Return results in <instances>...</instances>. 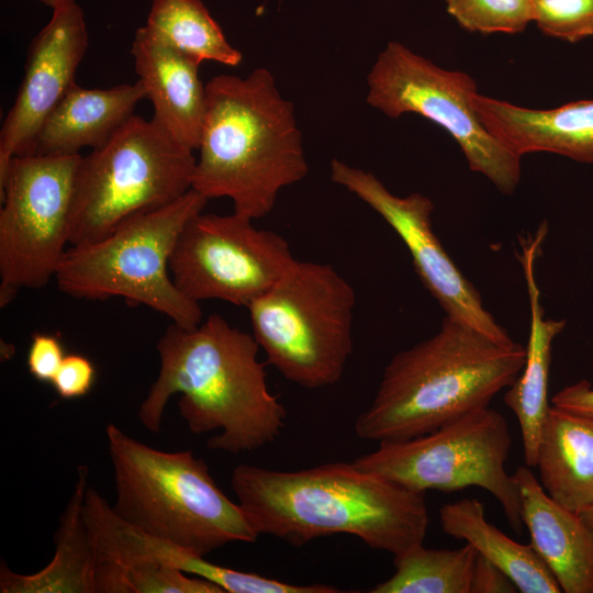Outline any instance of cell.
Masks as SVG:
<instances>
[{"mask_svg":"<svg viewBox=\"0 0 593 593\" xmlns=\"http://www.w3.org/2000/svg\"><path fill=\"white\" fill-rule=\"evenodd\" d=\"M156 348L159 372L138 409L149 432H160L168 400L180 393L178 410L191 433L219 430L206 440L212 450L237 455L279 437L286 409L268 388L253 334L212 314L190 328L171 324Z\"/></svg>","mask_w":593,"mask_h":593,"instance_id":"6da1fadb","label":"cell"},{"mask_svg":"<svg viewBox=\"0 0 593 593\" xmlns=\"http://www.w3.org/2000/svg\"><path fill=\"white\" fill-rule=\"evenodd\" d=\"M231 486L254 529L300 547L334 534L393 556L421 545L429 524L425 493L354 462L280 471L242 463Z\"/></svg>","mask_w":593,"mask_h":593,"instance_id":"7a4b0ae2","label":"cell"},{"mask_svg":"<svg viewBox=\"0 0 593 593\" xmlns=\"http://www.w3.org/2000/svg\"><path fill=\"white\" fill-rule=\"evenodd\" d=\"M206 112L191 189L228 198L251 220L269 214L279 192L309 172L294 107L272 74L219 75L205 85Z\"/></svg>","mask_w":593,"mask_h":593,"instance_id":"3957f363","label":"cell"},{"mask_svg":"<svg viewBox=\"0 0 593 593\" xmlns=\"http://www.w3.org/2000/svg\"><path fill=\"white\" fill-rule=\"evenodd\" d=\"M526 349L445 315L432 337L395 354L369 406L355 421L356 435L378 443L430 433L508 388L523 370Z\"/></svg>","mask_w":593,"mask_h":593,"instance_id":"277c9868","label":"cell"},{"mask_svg":"<svg viewBox=\"0 0 593 593\" xmlns=\"http://www.w3.org/2000/svg\"><path fill=\"white\" fill-rule=\"evenodd\" d=\"M105 434L116 491L112 508L123 521L202 557L228 542L256 541L259 534L240 505L191 450L153 448L113 423Z\"/></svg>","mask_w":593,"mask_h":593,"instance_id":"5b68a950","label":"cell"},{"mask_svg":"<svg viewBox=\"0 0 593 593\" xmlns=\"http://www.w3.org/2000/svg\"><path fill=\"white\" fill-rule=\"evenodd\" d=\"M206 202L190 189L166 206L132 216L96 242L71 246L54 278L58 289L78 299L120 296L178 326L199 325L201 307L176 287L169 260L183 227Z\"/></svg>","mask_w":593,"mask_h":593,"instance_id":"8992f818","label":"cell"},{"mask_svg":"<svg viewBox=\"0 0 593 593\" xmlns=\"http://www.w3.org/2000/svg\"><path fill=\"white\" fill-rule=\"evenodd\" d=\"M356 294L329 264L295 260L251 302L253 335L268 363L303 388L333 385L353 351Z\"/></svg>","mask_w":593,"mask_h":593,"instance_id":"52a82bcc","label":"cell"},{"mask_svg":"<svg viewBox=\"0 0 593 593\" xmlns=\"http://www.w3.org/2000/svg\"><path fill=\"white\" fill-rule=\"evenodd\" d=\"M197 158L155 120L133 115L103 146L81 156L69 219L71 246L96 242L124 221L191 189Z\"/></svg>","mask_w":593,"mask_h":593,"instance_id":"ba28073f","label":"cell"},{"mask_svg":"<svg viewBox=\"0 0 593 593\" xmlns=\"http://www.w3.org/2000/svg\"><path fill=\"white\" fill-rule=\"evenodd\" d=\"M511 446L506 418L486 406L430 433L379 443L377 450L353 462L361 470L423 493L479 486L496 499L511 527L521 533L519 493L513 475L505 470Z\"/></svg>","mask_w":593,"mask_h":593,"instance_id":"9c48e42d","label":"cell"},{"mask_svg":"<svg viewBox=\"0 0 593 593\" xmlns=\"http://www.w3.org/2000/svg\"><path fill=\"white\" fill-rule=\"evenodd\" d=\"M366 101L391 119L418 114L444 128L459 145L472 171L504 194L521 179V156L505 147L481 122L472 98L478 92L466 72L447 70L391 41L367 76Z\"/></svg>","mask_w":593,"mask_h":593,"instance_id":"30bf717a","label":"cell"},{"mask_svg":"<svg viewBox=\"0 0 593 593\" xmlns=\"http://www.w3.org/2000/svg\"><path fill=\"white\" fill-rule=\"evenodd\" d=\"M76 155H19L0 178V305L22 288L45 287L69 244Z\"/></svg>","mask_w":593,"mask_h":593,"instance_id":"8fae6325","label":"cell"},{"mask_svg":"<svg viewBox=\"0 0 593 593\" xmlns=\"http://www.w3.org/2000/svg\"><path fill=\"white\" fill-rule=\"evenodd\" d=\"M295 260L282 236L257 228L251 219L201 212L180 233L169 271L176 287L198 303L222 300L247 307Z\"/></svg>","mask_w":593,"mask_h":593,"instance_id":"7c38bea8","label":"cell"},{"mask_svg":"<svg viewBox=\"0 0 593 593\" xmlns=\"http://www.w3.org/2000/svg\"><path fill=\"white\" fill-rule=\"evenodd\" d=\"M331 180L376 211L406 246L414 269L447 316L502 340L507 332L484 307L473 284L461 273L433 231L434 204L421 193L399 197L370 171L339 159L331 161Z\"/></svg>","mask_w":593,"mask_h":593,"instance_id":"4fadbf2b","label":"cell"},{"mask_svg":"<svg viewBox=\"0 0 593 593\" xmlns=\"http://www.w3.org/2000/svg\"><path fill=\"white\" fill-rule=\"evenodd\" d=\"M88 47L85 15L75 0L53 9L51 21L33 38L24 77L0 132V178L11 159L32 153L48 114L75 85Z\"/></svg>","mask_w":593,"mask_h":593,"instance_id":"5bb4252c","label":"cell"},{"mask_svg":"<svg viewBox=\"0 0 593 593\" xmlns=\"http://www.w3.org/2000/svg\"><path fill=\"white\" fill-rule=\"evenodd\" d=\"M131 53L154 108L152 119L175 141L198 149L206 112L200 63L159 41L145 26L136 30Z\"/></svg>","mask_w":593,"mask_h":593,"instance_id":"9a60e30c","label":"cell"},{"mask_svg":"<svg viewBox=\"0 0 593 593\" xmlns=\"http://www.w3.org/2000/svg\"><path fill=\"white\" fill-rule=\"evenodd\" d=\"M472 103L489 132L516 155L549 152L593 164V100L534 110L477 92Z\"/></svg>","mask_w":593,"mask_h":593,"instance_id":"2e32d148","label":"cell"},{"mask_svg":"<svg viewBox=\"0 0 593 593\" xmlns=\"http://www.w3.org/2000/svg\"><path fill=\"white\" fill-rule=\"evenodd\" d=\"M530 545L564 593H593V539L577 513L552 500L528 466L512 474Z\"/></svg>","mask_w":593,"mask_h":593,"instance_id":"e0dca14e","label":"cell"},{"mask_svg":"<svg viewBox=\"0 0 593 593\" xmlns=\"http://www.w3.org/2000/svg\"><path fill=\"white\" fill-rule=\"evenodd\" d=\"M547 230V224L542 223L535 234L521 240L522 250L518 259L528 291L529 336L523 370L504 394L506 406L515 414L519 423L524 459L528 467H535L541 426L550 407L548 380L552 342L566 327L564 320L545 317L536 280L535 264L541 251Z\"/></svg>","mask_w":593,"mask_h":593,"instance_id":"ac0fdd59","label":"cell"},{"mask_svg":"<svg viewBox=\"0 0 593 593\" xmlns=\"http://www.w3.org/2000/svg\"><path fill=\"white\" fill-rule=\"evenodd\" d=\"M139 80L108 89H86L77 83L43 122L31 154L76 155L83 147L108 143L146 99Z\"/></svg>","mask_w":593,"mask_h":593,"instance_id":"d6986e66","label":"cell"},{"mask_svg":"<svg viewBox=\"0 0 593 593\" xmlns=\"http://www.w3.org/2000/svg\"><path fill=\"white\" fill-rule=\"evenodd\" d=\"M547 494L579 513L593 503V416L551 405L541 426L536 463Z\"/></svg>","mask_w":593,"mask_h":593,"instance_id":"ffe728a7","label":"cell"},{"mask_svg":"<svg viewBox=\"0 0 593 593\" xmlns=\"http://www.w3.org/2000/svg\"><path fill=\"white\" fill-rule=\"evenodd\" d=\"M88 468L80 466L74 493L60 516L54 536L55 552L51 562L32 574H21L0 567L1 593H96V550L83 516Z\"/></svg>","mask_w":593,"mask_h":593,"instance_id":"44dd1931","label":"cell"},{"mask_svg":"<svg viewBox=\"0 0 593 593\" xmlns=\"http://www.w3.org/2000/svg\"><path fill=\"white\" fill-rule=\"evenodd\" d=\"M443 530L465 540L497 566L521 593L562 592L553 574L533 546L514 541L485 517L484 505L474 497L448 503L439 510Z\"/></svg>","mask_w":593,"mask_h":593,"instance_id":"7402d4cb","label":"cell"},{"mask_svg":"<svg viewBox=\"0 0 593 593\" xmlns=\"http://www.w3.org/2000/svg\"><path fill=\"white\" fill-rule=\"evenodd\" d=\"M145 27L200 64L212 60L235 67L243 59L201 0H153Z\"/></svg>","mask_w":593,"mask_h":593,"instance_id":"603a6c76","label":"cell"},{"mask_svg":"<svg viewBox=\"0 0 593 593\" xmlns=\"http://www.w3.org/2000/svg\"><path fill=\"white\" fill-rule=\"evenodd\" d=\"M477 550L469 544L457 549H428L416 545L393 556L394 574L371 593H470Z\"/></svg>","mask_w":593,"mask_h":593,"instance_id":"cb8c5ba5","label":"cell"},{"mask_svg":"<svg viewBox=\"0 0 593 593\" xmlns=\"http://www.w3.org/2000/svg\"><path fill=\"white\" fill-rule=\"evenodd\" d=\"M447 12L472 33L516 34L533 22V0H445Z\"/></svg>","mask_w":593,"mask_h":593,"instance_id":"d4e9b609","label":"cell"},{"mask_svg":"<svg viewBox=\"0 0 593 593\" xmlns=\"http://www.w3.org/2000/svg\"><path fill=\"white\" fill-rule=\"evenodd\" d=\"M533 22L547 36L582 41L593 35V0H533Z\"/></svg>","mask_w":593,"mask_h":593,"instance_id":"484cf974","label":"cell"},{"mask_svg":"<svg viewBox=\"0 0 593 593\" xmlns=\"http://www.w3.org/2000/svg\"><path fill=\"white\" fill-rule=\"evenodd\" d=\"M96 381V368L90 359L79 354L66 355L52 384L65 400L87 395Z\"/></svg>","mask_w":593,"mask_h":593,"instance_id":"4316f807","label":"cell"},{"mask_svg":"<svg viewBox=\"0 0 593 593\" xmlns=\"http://www.w3.org/2000/svg\"><path fill=\"white\" fill-rule=\"evenodd\" d=\"M65 356L57 336L36 333L32 336L26 355L29 372L37 381L52 383Z\"/></svg>","mask_w":593,"mask_h":593,"instance_id":"83f0119b","label":"cell"},{"mask_svg":"<svg viewBox=\"0 0 593 593\" xmlns=\"http://www.w3.org/2000/svg\"><path fill=\"white\" fill-rule=\"evenodd\" d=\"M515 583L497 566L477 555L470 583V593H515Z\"/></svg>","mask_w":593,"mask_h":593,"instance_id":"f1b7e54d","label":"cell"},{"mask_svg":"<svg viewBox=\"0 0 593 593\" xmlns=\"http://www.w3.org/2000/svg\"><path fill=\"white\" fill-rule=\"evenodd\" d=\"M551 403L569 412L593 416V387L588 380L567 385L552 396Z\"/></svg>","mask_w":593,"mask_h":593,"instance_id":"f546056e","label":"cell"},{"mask_svg":"<svg viewBox=\"0 0 593 593\" xmlns=\"http://www.w3.org/2000/svg\"><path fill=\"white\" fill-rule=\"evenodd\" d=\"M578 516L593 539V503L579 512Z\"/></svg>","mask_w":593,"mask_h":593,"instance_id":"4dcf8cb0","label":"cell"},{"mask_svg":"<svg viewBox=\"0 0 593 593\" xmlns=\"http://www.w3.org/2000/svg\"><path fill=\"white\" fill-rule=\"evenodd\" d=\"M38 1H41L42 3L51 7L52 9H54L55 7H57V5L61 4V3L72 1V0H38Z\"/></svg>","mask_w":593,"mask_h":593,"instance_id":"1f68e13d","label":"cell"}]
</instances>
